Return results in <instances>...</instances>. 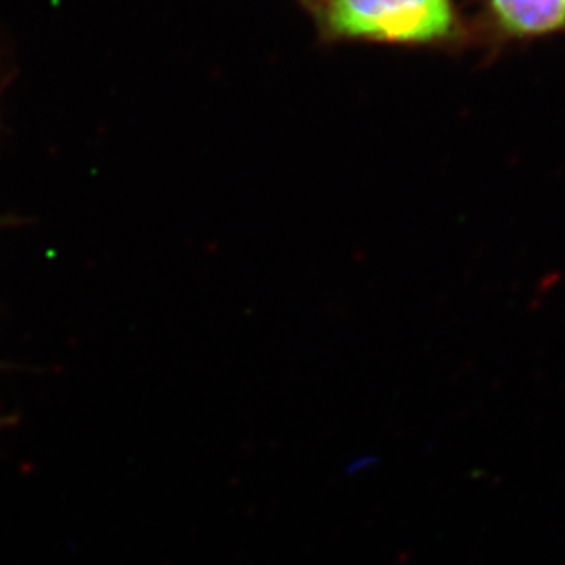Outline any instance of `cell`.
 I'll return each instance as SVG.
<instances>
[{
    "label": "cell",
    "instance_id": "cell-1",
    "mask_svg": "<svg viewBox=\"0 0 565 565\" xmlns=\"http://www.w3.org/2000/svg\"><path fill=\"white\" fill-rule=\"evenodd\" d=\"M330 38L369 43L433 44L452 38V0H313Z\"/></svg>",
    "mask_w": 565,
    "mask_h": 565
},
{
    "label": "cell",
    "instance_id": "cell-2",
    "mask_svg": "<svg viewBox=\"0 0 565 565\" xmlns=\"http://www.w3.org/2000/svg\"><path fill=\"white\" fill-rule=\"evenodd\" d=\"M492 21L507 35L534 38L565 30V0H486Z\"/></svg>",
    "mask_w": 565,
    "mask_h": 565
}]
</instances>
